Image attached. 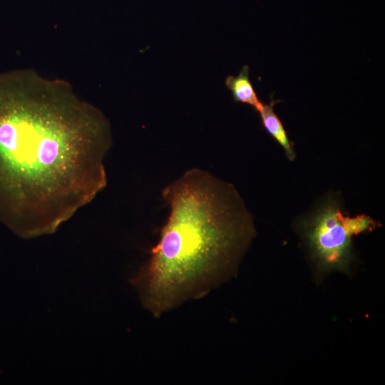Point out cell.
<instances>
[{
  "label": "cell",
  "instance_id": "cell-1",
  "mask_svg": "<svg viewBox=\"0 0 385 385\" xmlns=\"http://www.w3.org/2000/svg\"><path fill=\"white\" fill-rule=\"evenodd\" d=\"M110 123L71 85L0 73V221L24 238L54 232L107 184Z\"/></svg>",
  "mask_w": 385,
  "mask_h": 385
},
{
  "label": "cell",
  "instance_id": "cell-2",
  "mask_svg": "<svg viewBox=\"0 0 385 385\" xmlns=\"http://www.w3.org/2000/svg\"><path fill=\"white\" fill-rule=\"evenodd\" d=\"M162 195L169 216L132 279L155 318L205 297L232 277L256 232L235 188L207 170L185 171Z\"/></svg>",
  "mask_w": 385,
  "mask_h": 385
},
{
  "label": "cell",
  "instance_id": "cell-3",
  "mask_svg": "<svg viewBox=\"0 0 385 385\" xmlns=\"http://www.w3.org/2000/svg\"><path fill=\"white\" fill-rule=\"evenodd\" d=\"M338 200L329 197L306 220L302 230L319 274L336 270L348 273L354 258L351 238L343 222Z\"/></svg>",
  "mask_w": 385,
  "mask_h": 385
},
{
  "label": "cell",
  "instance_id": "cell-4",
  "mask_svg": "<svg viewBox=\"0 0 385 385\" xmlns=\"http://www.w3.org/2000/svg\"><path fill=\"white\" fill-rule=\"evenodd\" d=\"M278 102V100L271 99L270 103H263L257 112L263 128L282 147L287 158L289 160H293L296 156L293 143L289 139L280 119L274 111V106Z\"/></svg>",
  "mask_w": 385,
  "mask_h": 385
},
{
  "label": "cell",
  "instance_id": "cell-5",
  "mask_svg": "<svg viewBox=\"0 0 385 385\" xmlns=\"http://www.w3.org/2000/svg\"><path fill=\"white\" fill-rule=\"evenodd\" d=\"M249 67L243 66L237 76H228L225 86L231 91L235 102L246 103L258 111L263 103L259 100L254 87L250 80Z\"/></svg>",
  "mask_w": 385,
  "mask_h": 385
},
{
  "label": "cell",
  "instance_id": "cell-6",
  "mask_svg": "<svg viewBox=\"0 0 385 385\" xmlns=\"http://www.w3.org/2000/svg\"><path fill=\"white\" fill-rule=\"evenodd\" d=\"M343 222L352 237L363 232H370L376 227V222L371 217L366 215H359L354 217L344 215Z\"/></svg>",
  "mask_w": 385,
  "mask_h": 385
}]
</instances>
